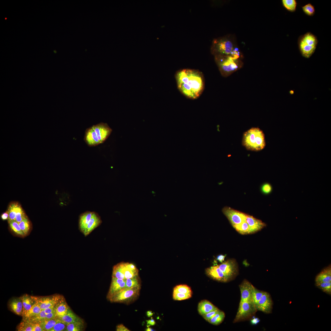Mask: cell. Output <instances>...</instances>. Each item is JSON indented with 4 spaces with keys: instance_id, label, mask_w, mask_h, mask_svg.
<instances>
[{
    "instance_id": "cell-21",
    "label": "cell",
    "mask_w": 331,
    "mask_h": 331,
    "mask_svg": "<svg viewBox=\"0 0 331 331\" xmlns=\"http://www.w3.org/2000/svg\"><path fill=\"white\" fill-rule=\"evenodd\" d=\"M316 282H331V266L330 265L324 268L316 276Z\"/></svg>"
},
{
    "instance_id": "cell-11",
    "label": "cell",
    "mask_w": 331,
    "mask_h": 331,
    "mask_svg": "<svg viewBox=\"0 0 331 331\" xmlns=\"http://www.w3.org/2000/svg\"><path fill=\"white\" fill-rule=\"evenodd\" d=\"M218 266L229 280L235 276L237 272V266L234 259L228 260Z\"/></svg>"
},
{
    "instance_id": "cell-22",
    "label": "cell",
    "mask_w": 331,
    "mask_h": 331,
    "mask_svg": "<svg viewBox=\"0 0 331 331\" xmlns=\"http://www.w3.org/2000/svg\"><path fill=\"white\" fill-rule=\"evenodd\" d=\"M94 212L86 211L80 216L79 220V227L82 232L93 217Z\"/></svg>"
},
{
    "instance_id": "cell-38",
    "label": "cell",
    "mask_w": 331,
    "mask_h": 331,
    "mask_svg": "<svg viewBox=\"0 0 331 331\" xmlns=\"http://www.w3.org/2000/svg\"><path fill=\"white\" fill-rule=\"evenodd\" d=\"M174 292H178L192 295V291L190 287L186 285L181 284L176 286L173 290Z\"/></svg>"
},
{
    "instance_id": "cell-15",
    "label": "cell",
    "mask_w": 331,
    "mask_h": 331,
    "mask_svg": "<svg viewBox=\"0 0 331 331\" xmlns=\"http://www.w3.org/2000/svg\"><path fill=\"white\" fill-rule=\"evenodd\" d=\"M252 286L251 283L246 280H244L239 285L241 293V299L239 304L245 301H252L251 295Z\"/></svg>"
},
{
    "instance_id": "cell-45",
    "label": "cell",
    "mask_w": 331,
    "mask_h": 331,
    "mask_svg": "<svg viewBox=\"0 0 331 331\" xmlns=\"http://www.w3.org/2000/svg\"><path fill=\"white\" fill-rule=\"evenodd\" d=\"M192 295L178 292H173V298L175 300H182L190 298Z\"/></svg>"
},
{
    "instance_id": "cell-25",
    "label": "cell",
    "mask_w": 331,
    "mask_h": 331,
    "mask_svg": "<svg viewBox=\"0 0 331 331\" xmlns=\"http://www.w3.org/2000/svg\"><path fill=\"white\" fill-rule=\"evenodd\" d=\"M58 318L66 325L81 319L74 313L70 308L68 310L67 313L64 315Z\"/></svg>"
},
{
    "instance_id": "cell-34",
    "label": "cell",
    "mask_w": 331,
    "mask_h": 331,
    "mask_svg": "<svg viewBox=\"0 0 331 331\" xmlns=\"http://www.w3.org/2000/svg\"><path fill=\"white\" fill-rule=\"evenodd\" d=\"M46 314L44 310H42L38 314L27 319L23 320L33 323L39 324L45 319Z\"/></svg>"
},
{
    "instance_id": "cell-2",
    "label": "cell",
    "mask_w": 331,
    "mask_h": 331,
    "mask_svg": "<svg viewBox=\"0 0 331 331\" xmlns=\"http://www.w3.org/2000/svg\"><path fill=\"white\" fill-rule=\"evenodd\" d=\"M242 58L243 55L238 48L230 55L214 56L219 70L224 77L229 76L242 67Z\"/></svg>"
},
{
    "instance_id": "cell-52",
    "label": "cell",
    "mask_w": 331,
    "mask_h": 331,
    "mask_svg": "<svg viewBox=\"0 0 331 331\" xmlns=\"http://www.w3.org/2000/svg\"><path fill=\"white\" fill-rule=\"evenodd\" d=\"M226 255L220 254L216 257V260L221 263H222L224 260Z\"/></svg>"
},
{
    "instance_id": "cell-53",
    "label": "cell",
    "mask_w": 331,
    "mask_h": 331,
    "mask_svg": "<svg viewBox=\"0 0 331 331\" xmlns=\"http://www.w3.org/2000/svg\"><path fill=\"white\" fill-rule=\"evenodd\" d=\"M45 313L46 314H48L52 312L53 311H55V306H51L46 308L44 310Z\"/></svg>"
},
{
    "instance_id": "cell-27",
    "label": "cell",
    "mask_w": 331,
    "mask_h": 331,
    "mask_svg": "<svg viewBox=\"0 0 331 331\" xmlns=\"http://www.w3.org/2000/svg\"><path fill=\"white\" fill-rule=\"evenodd\" d=\"M125 287L126 288H141V281L139 276L125 279Z\"/></svg>"
},
{
    "instance_id": "cell-12",
    "label": "cell",
    "mask_w": 331,
    "mask_h": 331,
    "mask_svg": "<svg viewBox=\"0 0 331 331\" xmlns=\"http://www.w3.org/2000/svg\"><path fill=\"white\" fill-rule=\"evenodd\" d=\"M272 302L269 294L265 292L262 296L256 305L257 310L266 313L271 312L272 308Z\"/></svg>"
},
{
    "instance_id": "cell-42",
    "label": "cell",
    "mask_w": 331,
    "mask_h": 331,
    "mask_svg": "<svg viewBox=\"0 0 331 331\" xmlns=\"http://www.w3.org/2000/svg\"><path fill=\"white\" fill-rule=\"evenodd\" d=\"M234 228L241 234H249V226L246 221L242 223Z\"/></svg>"
},
{
    "instance_id": "cell-29",
    "label": "cell",
    "mask_w": 331,
    "mask_h": 331,
    "mask_svg": "<svg viewBox=\"0 0 331 331\" xmlns=\"http://www.w3.org/2000/svg\"><path fill=\"white\" fill-rule=\"evenodd\" d=\"M112 277L120 279H125L122 272V262L117 264L113 267Z\"/></svg>"
},
{
    "instance_id": "cell-32",
    "label": "cell",
    "mask_w": 331,
    "mask_h": 331,
    "mask_svg": "<svg viewBox=\"0 0 331 331\" xmlns=\"http://www.w3.org/2000/svg\"><path fill=\"white\" fill-rule=\"evenodd\" d=\"M8 221L10 229L14 234L21 236H25L21 229L19 223L16 222L15 220Z\"/></svg>"
},
{
    "instance_id": "cell-54",
    "label": "cell",
    "mask_w": 331,
    "mask_h": 331,
    "mask_svg": "<svg viewBox=\"0 0 331 331\" xmlns=\"http://www.w3.org/2000/svg\"><path fill=\"white\" fill-rule=\"evenodd\" d=\"M1 218L3 220H5L8 219L9 218V213L7 211L3 213L1 215Z\"/></svg>"
},
{
    "instance_id": "cell-4",
    "label": "cell",
    "mask_w": 331,
    "mask_h": 331,
    "mask_svg": "<svg viewBox=\"0 0 331 331\" xmlns=\"http://www.w3.org/2000/svg\"><path fill=\"white\" fill-rule=\"evenodd\" d=\"M237 48L235 37L233 35L228 34L214 39L210 51L214 56L227 55L231 54Z\"/></svg>"
},
{
    "instance_id": "cell-31",
    "label": "cell",
    "mask_w": 331,
    "mask_h": 331,
    "mask_svg": "<svg viewBox=\"0 0 331 331\" xmlns=\"http://www.w3.org/2000/svg\"><path fill=\"white\" fill-rule=\"evenodd\" d=\"M57 318L58 317L51 319H45L39 324L44 331H49L55 325Z\"/></svg>"
},
{
    "instance_id": "cell-39",
    "label": "cell",
    "mask_w": 331,
    "mask_h": 331,
    "mask_svg": "<svg viewBox=\"0 0 331 331\" xmlns=\"http://www.w3.org/2000/svg\"><path fill=\"white\" fill-rule=\"evenodd\" d=\"M315 285L325 293L331 295V282H316Z\"/></svg>"
},
{
    "instance_id": "cell-30",
    "label": "cell",
    "mask_w": 331,
    "mask_h": 331,
    "mask_svg": "<svg viewBox=\"0 0 331 331\" xmlns=\"http://www.w3.org/2000/svg\"><path fill=\"white\" fill-rule=\"evenodd\" d=\"M283 6L288 11L295 12L296 10L297 3L296 0H282Z\"/></svg>"
},
{
    "instance_id": "cell-18",
    "label": "cell",
    "mask_w": 331,
    "mask_h": 331,
    "mask_svg": "<svg viewBox=\"0 0 331 331\" xmlns=\"http://www.w3.org/2000/svg\"><path fill=\"white\" fill-rule=\"evenodd\" d=\"M101 223L102 221L99 216L94 212L93 217L82 233L85 236H87L99 226Z\"/></svg>"
},
{
    "instance_id": "cell-43",
    "label": "cell",
    "mask_w": 331,
    "mask_h": 331,
    "mask_svg": "<svg viewBox=\"0 0 331 331\" xmlns=\"http://www.w3.org/2000/svg\"><path fill=\"white\" fill-rule=\"evenodd\" d=\"M66 327L67 325L58 317L56 323L49 331H65Z\"/></svg>"
},
{
    "instance_id": "cell-40",
    "label": "cell",
    "mask_w": 331,
    "mask_h": 331,
    "mask_svg": "<svg viewBox=\"0 0 331 331\" xmlns=\"http://www.w3.org/2000/svg\"><path fill=\"white\" fill-rule=\"evenodd\" d=\"M17 329L19 331H32V327L31 322L23 320L18 325Z\"/></svg>"
},
{
    "instance_id": "cell-49",
    "label": "cell",
    "mask_w": 331,
    "mask_h": 331,
    "mask_svg": "<svg viewBox=\"0 0 331 331\" xmlns=\"http://www.w3.org/2000/svg\"><path fill=\"white\" fill-rule=\"evenodd\" d=\"M117 331H130L123 324H120L117 326L116 327Z\"/></svg>"
},
{
    "instance_id": "cell-24",
    "label": "cell",
    "mask_w": 331,
    "mask_h": 331,
    "mask_svg": "<svg viewBox=\"0 0 331 331\" xmlns=\"http://www.w3.org/2000/svg\"><path fill=\"white\" fill-rule=\"evenodd\" d=\"M22 300L23 311L22 315L29 310L36 303L34 296L25 294L20 297Z\"/></svg>"
},
{
    "instance_id": "cell-7",
    "label": "cell",
    "mask_w": 331,
    "mask_h": 331,
    "mask_svg": "<svg viewBox=\"0 0 331 331\" xmlns=\"http://www.w3.org/2000/svg\"><path fill=\"white\" fill-rule=\"evenodd\" d=\"M140 289L138 288H125L114 295L108 300L111 302L129 303L139 296Z\"/></svg>"
},
{
    "instance_id": "cell-47",
    "label": "cell",
    "mask_w": 331,
    "mask_h": 331,
    "mask_svg": "<svg viewBox=\"0 0 331 331\" xmlns=\"http://www.w3.org/2000/svg\"><path fill=\"white\" fill-rule=\"evenodd\" d=\"M220 310H218L210 312L203 316V318L207 321H208L213 318Z\"/></svg>"
},
{
    "instance_id": "cell-3",
    "label": "cell",
    "mask_w": 331,
    "mask_h": 331,
    "mask_svg": "<svg viewBox=\"0 0 331 331\" xmlns=\"http://www.w3.org/2000/svg\"><path fill=\"white\" fill-rule=\"evenodd\" d=\"M112 131L107 124L101 123L86 129L84 140L89 146H95L103 143Z\"/></svg>"
},
{
    "instance_id": "cell-37",
    "label": "cell",
    "mask_w": 331,
    "mask_h": 331,
    "mask_svg": "<svg viewBox=\"0 0 331 331\" xmlns=\"http://www.w3.org/2000/svg\"><path fill=\"white\" fill-rule=\"evenodd\" d=\"M19 224L21 229L25 235L28 234L30 231V225L27 217L26 216Z\"/></svg>"
},
{
    "instance_id": "cell-33",
    "label": "cell",
    "mask_w": 331,
    "mask_h": 331,
    "mask_svg": "<svg viewBox=\"0 0 331 331\" xmlns=\"http://www.w3.org/2000/svg\"><path fill=\"white\" fill-rule=\"evenodd\" d=\"M225 317L224 312L220 310L208 322L213 325H217L223 321Z\"/></svg>"
},
{
    "instance_id": "cell-50",
    "label": "cell",
    "mask_w": 331,
    "mask_h": 331,
    "mask_svg": "<svg viewBox=\"0 0 331 331\" xmlns=\"http://www.w3.org/2000/svg\"><path fill=\"white\" fill-rule=\"evenodd\" d=\"M57 317L56 316L55 311L46 314L45 319L49 320L55 318Z\"/></svg>"
},
{
    "instance_id": "cell-10",
    "label": "cell",
    "mask_w": 331,
    "mask_h": 331,
    "mask_svg": "<svg viewBox=\"0 0 331 331\" xmlns=\"http://www.w3.org/2000/svg\"><path fill=\"white\" fill-rule=\"evenodd\" d=\"M34 297L36 302L42 310H44L49 307L55 306L63 296L59 295H55L47 296Z\"/></svg>"
},
{
    "instance_id": "cell-48",
    "label": "cell",
    "mask_w": 331,
    "mask_h": 331,
    "mask_svg": "<svg viewBox=\"0 0 331 331\" xmlns=\"http://www.w3.org/2000/svg\"><path fill=\"white\" fill-rule=\"evenodd\" d=\"M31 323L32 327V331H44L39 323Z\"/></svg>"
},
{
    "instance_id": "cell-57",
    "label": "cell",
    "mask_w": 331,
    "mask_h": 331,
    "mask_svg": "<svg viewBox=\"0 0 331 331\" xmlns=\"http://www.w3.org/2000/svg\"><path fill=\"white\" fill-rule=\"evenodd\" d=\"M154 329H152V328H151L150 327H149V326H147V328L146 329V331H154Z\"/></svg>"
},
{
    "instance_id": "cell-9",
    "label": "cell",
    "mask_w": 331,
    "mask_h": 331,
    "mask_svg": "<svg viewBox=\"0 0 331 331\" xmlns=\"http://www.w3.org/2000/svg\"><path fill=\"white\" fill-rule=\"evenodd\" d=\"M222 211L234 228L245 221V213L228 207H224Z\"/></svg>"
},
{
    "instance_id": "cell-13",
    "label": "cell",
    "mask_w": 331,
    "mask_h": 331,
    "mask_svg": "<svg viewBox=\"0 0 331 331\" xmlns=\"http://www.w3.org/2000/svg\"><path fill=\"white\" fill-rule=\"evenodd\" d=\"M205 272L208 276L218 281L226 282L229 280L220 269L218 265L213 266L206 268Z\"/></svg>"
},
{
    "instance_id": "cell-35",
    "label": "cell",
    "mask_w": 331,
    "mask_h": 331,
    "mask_svg": "<svg viewBox=\"0 0 331 331\" xmlns=\"http://www.w3.org/2000/svg\"><path fill=\"white\" fill-rule=\"evenodd\" d=\"M264 292L263 291L257 289L253 285L251 299L255 305L261 298Z\"/></svg>"
},
{
    "instance_id": "cell-28",
    "label": "cell",
    "mask_w": 331,
    "mask_h": 331,
    "mask_svg": "<svg viewBox=\"0 0 331 331\" xmlns=\"http://www.w3.org/2000/svg\"><path fill=\"white\" fill-rule=\"evenodd\" d=\"M42 310L36 302L29 310L22 315L23 320L27 319L38 314Z\"/></svg>"
},
{
    "instance_id": "cell-5",
    "label": "cell",
    "mask_w": 331,
    "mask_h": 331,
    "mask_svg": "<svg viewBox=\"0 0 331 331\" xmlns=\"http://www.w3.org/2000/svg\"><path fill=\"white\" fill-rule=\"evenodd\" d=\"M242 144L248 150H262L266 145L263 132L259 128L252 127L244 133Z\"/></svg>"
},
{
    "instance_id": "cell-55",
    "label": "cell",
    "mask_w": 331,
    "mask_h": 331,
    "mask_svg": "<svg viewBox=\"0 0 331 331\" xmlns=\"http://www.w3.org/2000/svg\"><path fill=\"white\" fill-rule=\"evenodd\" d=\"M260 321V320L258 318H254L251 321V323L253 325H256Z\"/></svg>"
},
{
    "instance_id": "cell-26",
    "label": "cell",
    "mask_w": 331,
    "mask_h": 331,
    "mask_svg": "<svg viewBox=\"0 0 331 331\" xmlns=\"http://www.w3.org/2000/svg\"><path fill=\"white\" fill-rule=\"evenodd\" d=\"M84 327V322L82 319L71 322L67 325L66 331H81Z\"/></svg>"
},
{
    "instance_id": "cell-36",
    "label": "cell",
    "mask_w": 331,
    "mask_h": 331,
    "mask_svg": "<svg viewBox=\"0 0 331 331\" xmlns=\"http://www.w3.org/2000/svg\"><path fill=\"white\" fill-rule=\"evenodd\" d=\"M19 204L13 202L10 204L8 209L9 213L8 221L15 220L17 208Z\"/></svg>"
},
{
    "instance_id": "cell-19",
    "label": "cell",
    "mask_w": 331,
    "mask_h": 331,
    "mask_svg": "<svg viewBox=\"0 0 331 331\" xmlns=\"http://www.w3.org/2000/svg\"><path fill=\"white\" fill-rule=\"evenodd\" d=\"M218 309L211 302L206 300L201 301L199 303L198 306L199 313L202 316L210 312Z\"/></svg>"
},
{
    "instance_id": "cell-1",
    "label": "cell",
    "mask_w": 331,
    "mask_h": 331,
    "mask_svg": "<svg viewBox=\"0 0 331 331\" xmlns=\"http://www.w3.org/2000/svg\"><path fill=\"white\" fill-rule=\"evenodd\" d=\"M175 78L178 89L187 97L196 99L204 91V76L198 70L190 69L180 70L176 73Z\"/></svg>"
},
{
    "instance_id": "cell-41",
    "label": "cell",
    "mask_w": 331,
    "mask_h": 331,
    "mask_svg": "<svg viewBox=\"0 0 331 331\" xmlns=\"http://www.w3.org/2000/svg\"><path fill=\"white\" fill-rule=\"evenodd\" d=\"M302 8L303 12L307 15L309 16H313L315 13V9L314 6L310 3H308L302 6Z\"/></svg>"
},
{
    "instance_id": "cell-16",
    "label": "cell",
    "mask_w": 331,
    "mask_h": 331,
    "mask_svg": "<svg viewBox=\"0 0 331 331\" xmlns=\"http://www.w3.org/2000/svg\"><path fill=\"white\" fill-rule=\"evenodd\" d=\"M125 287V279H120L112 277L111 283L107 296V298L108 299L114 295L124 289Z\"/></svg>"
},
{
    "instance_id": "cell-14",
    "label": "cell",
    "mask_w": 331,
    "mask_h": 331,
    "mask_svg": "<svg viewBox=\"0 0 331 331\" xmlns=\"http://www.w3.org/2000/svg\"><path fill=\"white\" fill-rule=\"evenodd\" d=\"M245 221L249 226V234H253L260 231L266 226V224L261 220L246 214Z\"/></svg>"
},
{
    "instance_id": "cell-17",
    "label": "cell",
    "mask_w": 331,
    "mask_h": 331,
    "mask_svg": "<svg viewBox=\"0 0 331 331\" xmlns=\"http://www.w3.org/2000/svg\"><path fill=\"white\" fill-rule=\"evenodd\" d=\"M122 272L125 279L131 278L139 275V270L132 263L122 262Z\"/></svg>"
},
{
    "instance_id": "cell-20",
    "label": "cell",
    "mask_w": 331,
    "mask_h": 331,
    "mask_svg": "<svg viewBox=\"0 0 331 331\" xmlns=\"http://www.w3.org/2000/svg\"><path fill=\"white\" fill-rule=\"evenodd\" d=\"M70 308L64 298L63 297L55 306V311L57 316L60 318L64 315Z\"/></svg>"
},
{
    "instance_id": "cell-6",
    "label": "cell",
    "mask_w": 331,
    "mask_h": 331,
    "mask_svg": "<svg viewBox=\"0 0 331 331\" xmlns=\"http://www.w3.org/2000/svg\"><path fill=\"white\" fill-rule=\"evenodd\" d=\"M318 42L316 36L310 32L300 36L298 44L302 56L306 58H310L315 51Z\"/></svg>"
},
{
    "instance_id": "cell-46",
    "label": "cell",
    "mask_w": 331,
    "mask_h": 331,
    "mask_svg": "<svg viewBox=\"0 0 331 331\" xmlns=\"http://www.w3.org/2000/svg\"><path fill=\"white\" fill-rule=\"evenodd\" d=\"M272 185L268 183L263 184L261 187V190L262 193L265 195H268L272 192Z\"/></svg>"
},
{
    "instance_id": "cell-23",
    "label": "cell",
    "mask_w": 331,
    "mask_h": 331,
    "mask_svg": "<svg viewBox=\"0 0 331 331\" xmlns=\"http://www.w3.org/2000/svg\"><path fill=\"white\" fill-rule=\"evenodd\" d=\"M9 306L11 310L16 314L22 315L23 304L20 298L13 299L10 302Z\"/></svg>"
},
{
    "instance_id": "cell-44",
    "label": "cell",
    "mask_w": 331,
    "mask_h": 331,
    "mask_svg": "<svg viewBox=\"0 0 331 331\" xmlns=\"http://www.w3.org/2000/svg\"><path fill=\"white\" fill-rule=\"evenodd\" d=\"M26 216L23 209L19 204L17 208L15 220L19 223Z\"/></svg>"
},
{
    "instance_id": "cell-8",
    "label": "cell",
    "mask_w": 331,
    "mask_h": 331,
    "mask_svg": "<svg viewBox=\"0 0 331 331\" xmlns=\"http://www.w3.org/2000/svg\"><path fill=\"white\" fill-rule=\"evenodd\" d=\"M255 304L252 301H247L239 304L234 322L245 320L253 315L257 311Z\"/></svg>"
},
{
    "instance_id": "cell-51",
    "label": "cell",
    "mask_w": 331,
    "mask_h": 331,
    "mask_svg": "<svg viewBox=\"0 0 331 331\" xmlns=\"http://www.w3.org/2000/svg\"><path fill=\"white\" fill-rule=\"evenodd\" d=\"M147 326H149L150 325L153 326L155 325L156 322L154 320L152 317L150 319L146 320Z\"/></svg>"
},
{
    "instance_id": "cell-56",
    "label": "cell",
    "mask_w": 331,
    "mask_h": 331,
    "mask_svg": "<svg viewBox=\"0 0 331 331\" xmlns=\"http://www.w3.org/2000/svg\"><path fill=\"white\" fill-rule=\"evenodd\" d=\"M153 314V313L151 310H148L146 312V315L148 317H151Z\"/></svg>"
}]
</instances>
